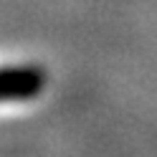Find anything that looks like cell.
<instances>
[{"label": "cell", "instance_id": "cell-1", "mask_svg": "<svg viewBox=\"0 0 157 157\" xmlns=\"http://www.w3.org/2000/svg\"><path fill=\"white\" fill-rule=\"evenodd\" d=\"M48 74L36 63L0 66V101H23L33 99L46 89Z\"/></svg>", "mask_w": 157, "mask_h": 157}]
</instances>
